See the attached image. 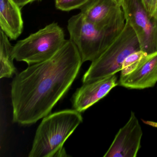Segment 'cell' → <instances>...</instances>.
Listing matches in <instances>:
<instances>
[{
	"mask_svg": "<svg viewBox=\"0 0 157 157\" xmlns=\"http://www.w3.org/2000/svg\"><path fill=\"white\" fill-rule=\"evenodd\" d=\"M82 63L69 39L49 59L16 74L11 90L13 122L28 125L49 115L72 85Z\"/></svg>",
	"mask_w": 157,
	"mask_h": 157,
	"instance_id": "6da1fadb",
	"label": "cell"
},
{
	"mask_svg": "<svg viewBox=\"0 0 157 157\" xmlns=\"http://www.w3.org/2000/svg\"><path fill=\"white\" fill-rule=\"evenodd\" d=\"M80 112L67 109L49 114L38 126L29 157L67 156L65 141L82 123Z\"/></svg>",
	"mask_w": 157,
	"mask_h": 157,
	"instance_id": "7a4b0ae2",
	"label": "cell"
},
{
	"mask_svg": "<svg viewBox=\"0 0 157 157\" xmlns=\"http://www.w3.org/2000/svg\"><path fill=\"white\" fill-rule=\"evenodd\" d=\"M123 29H100L81 13L72 16L68 21L70 40L77 47L82 63L97 59Z\"/></svg>",
	"mask_w": 157,
	"mask_h": 157,
	"instance_id": "3957f363",
	"label": "cell"
},
{
	"mask_svg": "<svg viewBox=\"0 0 157 157\" xmlns=\"http://www.w3.org/2000/svg\"><path fill=\"white\" fill-rule=\"evenodd\" d=\"M140 50L137 37L131 26L125 22L120 33L105 51L94 61L82 77V83L92 82L115 75L121 71L128 56Z\"/></svg>",
	"mask_w": 157,
	"mask_h": 157,
	"instance_id": "277c9868",
	"label": "cell"
},
{
	"mask_svg": "<svg viewBox=\"0 0 157 157\" xmlns=\"http://www.w3.org/2000/svg\"><path fill=\"white\" fill-rule=\"evenodd\" d=\"M66 40L63 29L53 23L13 46L15 60L28 65L40 63L52 57L63 45Z\"/></svg>",
	"mask_w": 157,
	"mask_h": 157,
	"instance_id": "5b68a950",
	"label": "cell"
},
{
	"mask_svg": "<svg viewBox=\"0 0 157 157\" xmlns=\"http://www.w3.org/2000/svg\"><path fill=\"white\" fill-rule=\"evenodd\" d=\"M122 9L125 22L137 37L140 50L147 55L157 52V18L148 14L141 0H124Z\"/></svg>",
	"mask_w": 157,
	"mask_h": 157,
	"instance_id": "8992f818",
	"label": "cell"
},
{
	"mask_svg": "<svg viewBox=\"0 0 157 157\" xmlns=\"http://www.w3.org/2000/svg\"><path fill=\"white\" fill-rule=\"evenodd\" d=\"M80 10L88 21L100 29H122L125 24L122 8L113 0H90Z\"/></svg>",
	"mask_w": 157,
	"mask_h": 157,
	"instance_id": "52a82bcc",
	"label": "cell"
},
{
	"mask_svg": "<svg viewBox=\"0 0 157 157\" xmlns=\"http://www.w3.org/2000/svg\"><path fill=\"white\" fill-rule=\"evenodd\" d=\"M142 134L138 119L132 112L127 123L119 129L104 157H136L141 147Z\"/></svg>",
	"mask_w": 157,
	"mask_h": 157,
	"instance_id": "ba28073f",
	"label": "cell"
},
{
	"mask_svg": "<svg viewBox=\"0 0 157 157\" xmlns=\"http://www.w3.org/2000/svg\"><path fill=\"white\" fill-rule=\"evenodd\" d=\"M117 85L115 74L92 82L83 83L72 97L73 108L80 113L84 112L106 96Z\"/></svg>",
	"mask_w": 157,
	"mask_h": 157,
	"instance_id": "9c48e42d",
	"label": "cell"
},
{
	"mask_svg": "<svg viewBox=\"0 0 157 157\" xmlns=\"http://www.w3.org/2000/svg\"><path fill=\"white\" fill-rule=\"evenodd\" d=\"M157 82V51L147 55L133 72L120 76L118 85L130 89L142 90L153 87Z\"/></svg>",
	"mask_w": 157,
	"mask_h": 157,
	"instance_id": "30bf717a",
	"label": "cell"
},
{
	"mask_svg": "<svg viewBox=\"0 0 157 157\" xmlns=\"http://www.w3.org/2000/svg\"><path fill=\"white\" fill-rule=\"evenodd\" d=\"M21 8L12 0H0V27L11 40H16L23 30Z\"/></svg>",
	"mask_w": 157,
	"mask_h": 157,
	"instance_id": "8fae6325",
	"label": "cell"
},
{
	"mask_svg": "<svg viewBox=\"0 0 157 157\" xmlns=\"http://www.w3.org/2000/svg\"><path fill=\"white\" fill-rule=\"evenodd\" d=\"M5 33L0 30V78H10L16 73L13 55V46Z\"/></svg>",
	"mask_w": 157,
	"mask_h": 157,
	"instance_id": "7c38bea8",
	"label": "cell"
},
{
	"mask_svg": "<svg viewBox=\"0 0 157 157\" xmlns=\"http://www.w3.org/2000/svg\"><path fill=\"white\" fill-rule=\"evenodd\" d=\"M147 55L142 50L133 52L124 59L121 70L120 76H125L132 73L137 67L141 60Z\"/></svg>",
	"mask_w": 157,
	"mask_h": 157,
	"instance_id": "4fadbf2b",
	"label": "cell"
},
{
	"mask_svg": "<svg viewBox=\"0 0 157 157\" xmlns=\"http://www.w3.org/2000/svg\"><path fill=\"white\" fill-rule=\"evenodd\" d=\"M90 0H55L56 7L58 10L63 11H70L76 9H80Z\"/></svg>",
	"mask_w": 157,
	"mask_h": 157,
	"instance_id": "5bb4252c",
	"label": "cell"
},
{
	"mask_svg": "<svg viewBox=\"0 0 157 157\" xmlns=\"http://www.w3.org/2000/svg\"><path fill=\"white\" fill-rule=\"evenodd\" d=\"M141 1L147 12L151 16H153L156 8L157 0H141Z\"/></svg>",
	"mask_w": 157,
	"mask_h": 157,
	"instance_id": "9a60e30c",
	"label": "cell"
},
{
	"mask_svg": "<svg viewBox=\"0 0 157 157\" xmlns=\"http://www.w3.org/2000/svg\"><path fill=\"white\" fill-rule=\"evenodd\" d=\"M12 1L17 4L20 8H22L27 4L37 0H12Z\"/></svg>",
	"mask_w": 157,
	"mask_h": 157,
	"instance_id": "2e32d148",
	"label": "cell"
},
{
	"mask_svg": "<svg viewBox=\"0 0 157 157\" xmlns=\"http://www.w3.org/2000/svg\"><path fill=\"white\" fill-rule=\"evenodd\" d=\"M113 1L117 6L122 8L124 0H113Z\"/></svg>",
	"mask_w": 157,
	"mask_h": 157,
	"instance_id": "e0dca14e",
	"label": "cell"
},
{
	"mask_svg": "<svg viewBox=\"0 0 157 157\" xmlns=\"http://www.w3.org/2000/svg\"><path fill=\"white\" fill-rule=\"evenodd\" d=\"M153 17L155 18H157V3H156V8H155V12H154V13H153Z\"/></svg>",
	"mask_w": 157,
	"mask_h": 157,
	"instance_id": "ac0fdd59",
	"label": "cell"
}]
</instances>
